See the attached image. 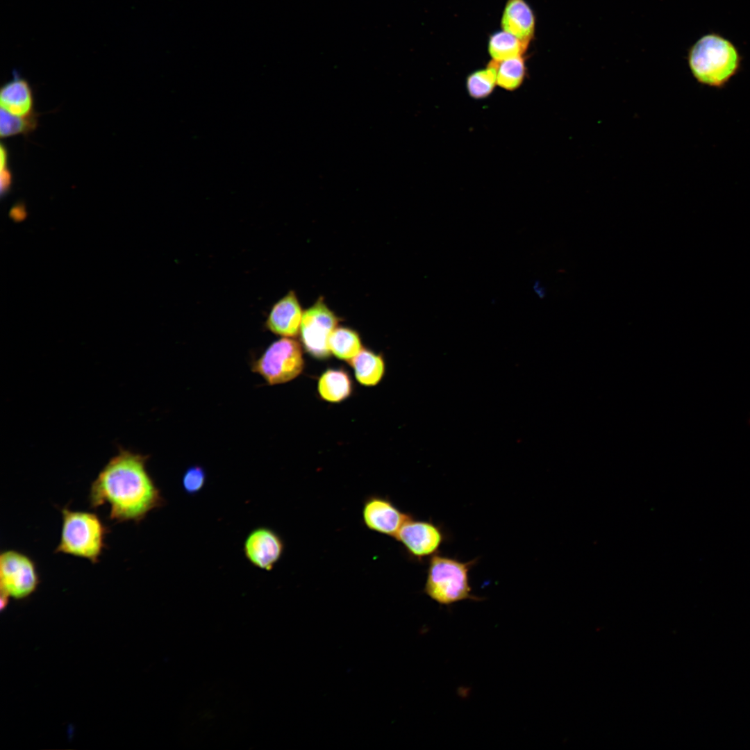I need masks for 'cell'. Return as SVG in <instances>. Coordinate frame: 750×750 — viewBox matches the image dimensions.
Listing matches in <instances>:
<instances>
[{
  "label": "cell",
  "instance_id": "1",
  "mask_svg": "<svg viewBox=\"0 0 750 750\" xmlns=\"http://www.w3.org/2000/svg\"><path fill=\"white\" fill-rule=\"evenodd\" d=\"M148 458L120 447L92 481L90 507L108 503L110 520L138 523L151 511L164 506L165 500L147 469Z\"/></svg>",
  "mask_w": 750,
  "mask_h": 750
},
{
  "label": "cell",
  "instance_id": "2",
  "mask_svg": "<svg viewBox=\"0 0 750 750\" xmlns=\"http://www.w3.org/2000/svg\"><path fill=\"white\" fill-rule=\"evenodd\" d=\"M688 61L697 82L721 89L738 73L742 58L729 40L712 33L704 35L691 47Z\"/></svg>",
  "mask_w": 750,
  "mask_h": 750
},
{
  "label": "cell",
  "instance_id": "3",
  "mask_svg": "<svg viewBox=\"0 0 750 750\" xmlns=\"http://www.w3.org/2000/svg\"><path fill=\"white\" fill-rule=\"evenodd\" d=\"M478 558L462 562L456 558L439 554L429 558L423 592L442 606L483 599L474 595L469 583V572Z\"/></svg>",
  "mask_w": 750,
  "mask_h": 750
},
{
  "label": "cell",
  "instance_id": "4",
  "mask_svg": "<svg viewBox=\"0 0 750 750\" xmlns=\"http://www.w3.org/2000/svg\"><path fill=\"white\" fill-rule=\"evenodd\" d=\"M61 513L60 539L55 553L85 558L93 564L98 562L106 547L108 527L94 512L65 507Z\"/></svg>",
  "mask_w": 750,
  "mask_h": 750
},
{
  "label": "cell",
  "instance_id": "5",
  "mask_svg": "<svg viewBox=\"0 0 750 750\" xmlns=\"http://www.w3.org/2000/svg\"><path fill=\"white\" fill-rule=\"evenodd\" d=\"M304 366L301 345L294 340L283 338L272 343L251 365L269 385H278L297 377Z\"/></svg>",
  "mask_w": 750,
  "mask_h": 750
},
{
  "label": "cell",
  "instance_id": "6",
  "mask_svg": "<svg viewBox=\"0 0 750 750\" xmlns=\"http://www.w3.org/2000/svg\"><path fill=\"white\" fill-rule=\"evenodd\" d=\"M40 577L34 561L27 555L6 550L0 555V590L1 608L11 598L26 599L38 588Z\"/></svg>",
  "mask_w": 750,
  "mask_h": 750
},
{
  "label": "cell",
  "instance_id": "7",
  "mask_svg": "<svg viewBox=\"0 0 750 750\" xmlns=\"http://www.w3.org/2000/svg\"><path fill=\"white\" fill-rule=\"evenodd\" d=\"M338 323L337 316L319 299L303 313L300 335L305 350L317 359L329 357L328 338Z\"/></svg>",
  "mask_w": 750,
  "mask_h": 750
},
{
  "label": "cell",
  "instance_id": "8",
  "mask_svg": "<svg viewBox=\"0 0 750 750\" xmlns=\"http://www.w3.org/2000/svg\"><path fill=\"white\" fill-rule=\"evenodd\" d=\"M412 560L422 562L438 553L446 539L439 525L410 516L394 538Z\"/></svg>",
  "mask_w": 750,
  "mask_h": 750
},
{
  "label": "cell",
  "instance_id": "9",
  "mask_svg": "<svg viewBox=\"0 0 750 750\" xmlns=\"http://www.w3.org/2000/svg\"><path fill=\"white\" fill-rule=\"evenodd\" d=\"M285 550L282 538L268 527H258L247 536L243 546L247 560L254 567L271 571L280 560Z\"/></svg>",
  "mask_w": 750,
  "mask_h": 750
},
{
  "label": "cell",
  "instance_id": "10",
  "mask_svg": "<svg viewBox=\"0 0 750 750\" xmlns=\"http://www.w3.org/2000/svg\"><path fill=\"white\" fill-rule=\"evenodd\" d=\"M410 516L388 498L378 495L368 497L362 509V522L368 529L392 538Z\"/></svg>",
  "mask_w": 750,
  "mask_h": 750
},
{
  "label": "cell",
  "instance_id": "11",
  "mask_svg": "<svg viewBox=\"0 0 750 750\" xmlns=\"http://www.w3.org/2000/svg\"><path fill=\"white\" fill-rule=\"evenodd\" d=\"M303 313L295 293L291 291L273 306L266 326L278 335L294 337L300 330Z\"/></svg>",
  "mask_w": 750,
  "mask_h": 750
},
{
  "label": "cell",
  "instance_id": "12",
  "mask_svg": "<svg viewBox=\"0 0 750 750\" xmlns=\"http://www.w3.org/2000/svg\"><path fill=\"white\" fill-rule=\"evenodd\" d=\"M501 26L502 30L530 44L535 30L534 12L525 0H508L503 10Z\"/></svg>",
  "mask_w": 750,
  "mask_h": 750
},
{
  "label": "cell",
  "instance_id": "13",
  "mask_svg": "<svg viewBox=\"0 0 750 750\" xmlns=\"http://www.w3.org/2000/svg\"><path fill=\"white\" fill-rule=\"evenodd\" d=\"M1 108L19 117H26L32 111L33 99L28 82L16 76L6 83L0 92Z\"/></svg>",
  "mask_w": 750,
  "mask_h": 750
},
{
  "label": "cell",
  "instance_id": "14",
  "mask_svg": "<svg viewBox=\"0 0 750 750\" xmlns=\"http://www.w3.org/2000/svg\"><path fill=\"white\" fill-rule=\"evenodd\" d=\"M318 392L324 400L338 403L351 395L352 382L344 370L329 369L324 372L319 379Z\"/></svg>",
  "mask_w": 750,
  "mask_h": 750
},
{
  "label": "cell",
  "instance_id": "15",
  "mask_svg": "<svg viewBox=\"0 0 750 750\" xmlns=\"http://www.w3.org/2000/svg\"><path fill=\"white\" fill-rule=\"evenodd\" d=\"M357 381L365 386H374L382 379L385 363L381 356L368 349L361 351L350 360Z\"/></svg>",
  "mask_w": 750,
  "mask_h": 750
},
{
  "label": "cell",
  "instance_id": "16",
  "mask_svg": "<svg viewBox=\"0 0 750 750\" xmlns=\"http://www.w3.org/2000/svg\"><path fill=\"white\" fill-rule=\"evenodd\" d=\"M488 65L494 69L497 85L506 90L512 91L519 88L526 76V68L523 56L501 60H492Z\"/></svg>",
  "mask_w": 750,
  "mask_h": 750
},
{
  "label": "cell",
  "instance_id": "17",
  "mask_svg": "<svg viewBox=\"0 0 750 750\" xmlns=\"http://www.w3.org/2000/svg\"><path fill=\"white\" fill-rule=\"evenodd\" d=\"M528 43L503 30L493 33L488 40V53L492 60H501L522 56L526 51Z\"/></svg>",
  "mask_w": 750,
  "mask_h": 750
},
{
  "label": "cell",
  "instance_id": "18",
  "mask_svg": "<svg viewBox=\"0 0 750 750\" xmlns=\"http://www.w3.org/2000/svg\"><path fill=\"white\" fill-rule=\"evenodd\" d=\"M328 348L334 356L341 360L350 361L362 349L358 334L346 327H336L328 338Z\"/></svg>",
  "mask_w": 750,
  "mask_h": 750
},
{
  "label": "cell",
  "instance_id": "19",
  "mask_svg": "<svg viewBox=\"0 0 750 750\" xmlns=\"http://www.w3.org/2000/svg\"><path fill=\"white\" fill-rule=\"evenodd\" d=\"M497 85L494 69L488 64L487 67L473 72L468 75L466 88L469 95L475 99L488 97Z\"/></svg>",
  "mask_w": 750,
  "mask_h": 750
},
{
  "label": "cell",
  "instance_id": "20",
  "mask_svg": "<svg viewBox=\"0 0 750 750\" xmlns=\"http://www.w3.org/2000/svg\"><path fill=\"white\" fill-rule=\"evenodd\" d=\"M0 135L2 138L24 133L34 127L33 116L19 117L1 108L0 112Z\"/></svg>",
  "mask_w": 750,
  "mask_h": 750
},
{
  "label": "cell",
  "instance_id": "21",
  "mask_svg": "<svg viewBox=\"0 0 750 750\" xmlns=\"http://www.w3.org/2000/svg\"><path fill=\"white\" fill-rule=\"evenodd\" d=\"M206 482V471L198 465L188 467L182 478L183 490L190 495L198 494L204 488Z\"/></svg>",
  "mask_w": 750,
  "mask_h": 750
},
{
  "label": "cell",
  "instance_id": "22",
  "mask_svg": "<svg viewBox=\"0 0 750 750\" xmlns=\"http://www.w3.org/2000/svg\"><path fill=\"white\" fill-rule=\"evenodd\" d=\"M7 151L5 147L1 146V194H6L11 186L12 177L7 165Z\"/></svg>",
  "mask_w": 750,
  "mask_h": 750
},
{
  "label": "cell",
  "instance_id": "23",
  "mask_svg": "<svg viewBox=\"0 0 750 750\" xmlns=\"http://www.w3.org/2000/svg\"><path fill=\"white\" fill-rule=\"evenodd\" d=\"M25 216V211L22 208L17 206L12 208L11 211V217L17 220H21Z\"/></svg>",
  "mask_w": 750,
  "mask_h": 750
}]
</instances>
